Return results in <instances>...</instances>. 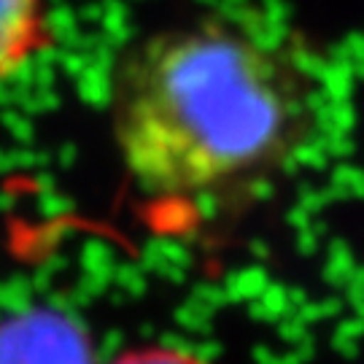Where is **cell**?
<instances>
[{"label": "cell", "mask_w": 364, "mask_h": 364, "mask_svg": "<svg viewBox=\"0 0 364 364\" xmlns=\"http://www.w3.org/2000/svg\"><path fill=\"white\" fill-rule=\"evenodd\" d=\"M49 38L46 0H0V81L30 65Z\"/></svg>", "instance_id": "obj_3"}, {"label": "cell", "mask_w": 364, "mask_h": 364, "mask_svg": "<svg viewBox=\"0 0 364 364\" xmlns=\"http://www.w3.org/2000/svg\"><path fill=\"white\" fill-rule=\"evenodd\" d=\"M348 92L316 43L259 11H210L130 46L111 132L132 186L183 210L232 208L335 141Z\"/></svg>", "instance_id": "obj_1"}, {"label": "cell", "mask_w": 364, "mask_h": 364, "mask_svg": "<svg viewBox=\"0 0 364 364\" xmlns=\"http://www.w3.org/2000/svg\"><path fill=\"white\" fill-rule=\"evenodd\" d=\"M111 364H208L197 353L176 348V346H141L119 353Z\"/></svg>", "instance_id": "obj_4"}, {"label": "cell", "mask_w": 364, "mask_h": 364, "mask_svg": "<svg viewBox=\"0 0 364 364\" xmlns=\"http://www.w3.org/2000/svg\"><path fill=\"white\" fill-rule=\"evenodd\" d=\"M0 364H95V348L65 311L27 308L0 321Z\"/></svg>", "instance_id": "obj_2"}]
</instances>
